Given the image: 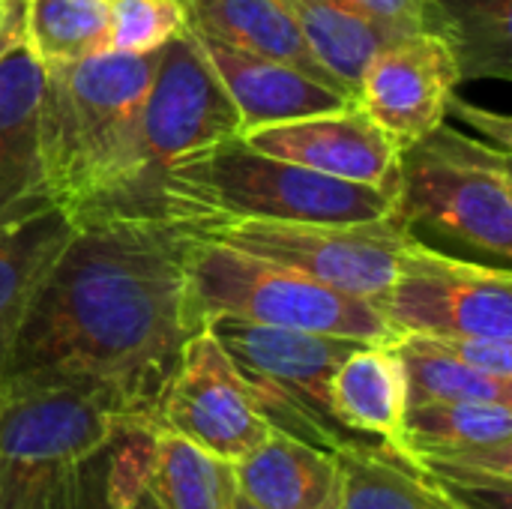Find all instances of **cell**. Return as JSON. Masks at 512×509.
Wrapping results in <instances>:
<instances>
[{"label": "cell", "mask_w": 512, "mask_h": 509, "mask_svg": "<svg viewBox=\"0 0 512 509\" xmlns=\"http://www.w3.org/2000/svg\"><path fill=\"white\" fill-rule=\"evenodd\" d=\"M228 509H258L246 495H240L237 492V486H234V492H231V504H228Z\"/></svg>", "instance_id": "d6a6232c"}, {"label": "cell", "mask_w": 512, "mask_h": 509, "mask_svg": "<svg viewBox=\"0 0 512 509\" xmlns=\"http://www.w3.org/2000/svg\"><path fill=\"white\" fill-rule=\"evenodd\" d=\"M336 3L378 21L381 27H387L393 33L423 30V6H426V0H336Z\"/></svg>", "instance_id": "f546056e"}, {"label": "cell", "mask_w": 512, "mask_h": 509, "mask_svg": "<svg viewBox=\"0 0 512 509\" xmlns=\"http://www.w3.org/2000/svg\"><path fill=\"white\" fill-rule=\"evenodd\" d=\"M396 216L411 231H432L507 267L512 255L510 150L441 123L399 156Z\"/></svg>", "instance_id": "52a82bcc"}, {"label": "cell", "mask_w": 512, "mask_h": 509, "mask_svg": "<svg viewBox=\"0 0 512 509\" xmlns=\"http://www.w3.org/2000/svg\"><path fill=\"white\" fill-rule=\"evenodd\" d=\"M234 486L258 509H339L342 468L333 453L270 432L243 459L231 462Z\"/></svg>", "instance_id": "ac0fdd59"}, {"label": "cell", "mask_w": 512, "mask_h": 509, "mask_svg": "<svg viewBox=\"0 0 512 509\" xmlns=\"http://www.w3.org/2000/svg\"><path fill=\"white\" fill-rule=\"evenodd\" d=\"M423 474L512 471V405L507 402H429L405 408L396 444Z\"/></svg>", "instance_id": "5bb4252c"}, {"label": "cell", "mask_w": 512, "mask_h": 509, "mask_svg": "<svg viewBox=\"0 0 512 509\" xmlns=\"http://www.w3.org/2000/svg\"><path fill=\"white\" fill-rule=\"evenodd\" d=\"M42 63L27 39L0 54V234L54 207L39 150Z\"/></svg>", "instance_id": "9a60e30c"}, {"label": "cell", "mask_w": 512, "mask_h": 509, "mask_svg": "<svg viewBox=\"0 0 512 509\" xmlns=\"http://www.w3.org/2000/svg\"><path fill=\"white\" fill-rule=\"evenodd\" d=\"M183 27L177 0H111L108 54H153Z\"/></svg>", "instance_id": "83f0119b"}, {"label": "cell", "mask_w": 512, "mask_h": 509, "mask_svg": "<svg viewBox=\"0 0 512 509\" xmlns=\"http://www.w3.org/2000/svg\"><path fill=\"white\" fill-rule=\"evenodd\" d=\"M153 426L207 450L222 462L243 459L273 432L258 414L237 366L207 324L186 339L156 402Z\"/></svg>", "instance_id": "8fae6325"}, {"label": "cell", "mask_w": 512, "mask_h": 509, "mask_svg": "<svg viewBox=\"0 0 512 509\" xmlns=\"http://www.w3.org/2000/svg\"><path fill=\"white\" fill-rule=\"evenodd\" d=\"M159 51L96 54L42 66V168L54 204L72 219L105 198L123 177Z\"/></svg>", "instance_id": "7a4b0ae2"}, {"label": "cell", "mask_w": 512, "mask_h": 509, "mask_svg": "<svg viewBox=\"0 0 512 509\" xmlns=\"http://www.w3.org/2000/svg\"><path fill=\"white\" fill-rule=\"evenodd\" d=\"M177 6L189 33L297 66L309 78L336 87L303 42L285 0H177Z\"/></svg>", "instance_id": "d6986e66"}, {"label": "cell", "mask_w": 512, "mask_h": 509, "mask_svg": "<svg viewBox=\"0 0 512 509\" xmlns=\"http://www.w3.org/2000/svg\"><path fill=\"white\" fill-rule=\"evenodd\" d=\"M186 282L192 312L201 324L228 315L363 345H393L402 336L378 303L195 231L186 249Z\"/></svg>", "instance_id": "5b68a950"}, {"label": "cell", "mask_w": 512, "mask_h": 509, "mask_svg": "<svg viewBox=\"0 0 512 509\" xmlns=\"http://www.w3.org/2000/svg\"><path fill=\"white\" fill-rule=\"evenodd\" d=\"M129 417L138 414L99 384L57 372L6 375L0 381V509H45L57 480Z\"/></svg>", "instance_id": "8992f818"}, {"label": "cell", "mask_w": 512, "mask_h": 509, "mask_svg": "<svg viewBox=\"0 0 512 509\" xmlns=\"http://www.w3.org/2000/svg\"><path fill=\"white\" fill-rule=\"evenodd\" d=\"M195 42L207 57L210 69L216 72L219 84L225 87L228 99L234 102L240 117V132L297 120L306 114L333 111L354 102L342 90L309 78L297 66L261 54H249L204 36H195Z\"/></svg>", "instance_id": "2e32d148"}, {"label": "cell", "mask_w": 512, "mask_h": 509, "mask_svg": "<svg viewBox=\"0 0 512 509\" xmlns=\"http://www.w3.org/2000/svg\"><path fill=\"white\" fill-rule=\"evenodd\" d=\"M192 228L165 219L78 222L33 294L9 372H57L111 390L153 423L180 351L204 324L186 282Z\"/></svg>", "instance_id": "6da1fadb"}, {"label": "cell", "mask_w": 512, "mask_h": 509, "mask_svg": "<svg viewBox=\"0 0 512 509\" xmlns=\"http://www.w3.org/2000/svg\"><path fill=\"white\" fill-rule=\"evenodd\" d=\"M147 483L162 509H228L234 492L231 462L165 432H153Z\"/></svg>", "instance_id": "d4e9b609"}, {"label": "cell", "mask_w": 512, "mask_h": 509, "mask_svg": "<svg viewBox=\"0 0 512 509\" xmlns=\"http://www.w3.org/2000/svg\"><path fill=\"white\" fill-rule=\"evenodd\" d=\"M192 231L372 303L390 288L402 246L414 234L396 210L369 222L231 219Z\"/></svg>", "instance_id": "9c48e42d"}, {"label": "cell", "mask_w": 512, "mask_h": 509, "mask_svg": "<svg viewBox=\"0 0 512 509\" xmlns=\"http://www.w3.org/2000/svg\"><path fill=\"white\" fill-rule=\"evenodd\" d=\"M207 330L246 381L258 414L279 435L339 453L384 444L351 432L333 411L330 381L336 366L363 342L252 324L243 318H210Z\"/></svg>", "instance_id": "ba28073f"}, {"label": "cell", "mask_w": 512, "mask_h": 509, "mask_svg": "<svg viewBox=\"0 0 512 509\" xmlns=\"http://www.w3.org/2000/svg\"><path fill=\"white\" fill-rule=\"evenodd\" d=\"M153 432L156 426L144 417L123 420L105 444L57 480L45 509H162L147 483Z\"/></svg>", "instance_id": "e0dca14e"}, {"label": "cell", "mask_w": 512, "mask_h": 509, "mask_svg": "<svg viewBox=\"0 0 512 509\" xmlns=\"http://www.w3.org/2000/svg\"><path fill=\"white\" fill-rule=\"evenodd\" d=\"M393 210L396 192L264 156L240 135L177 165L162 183V219L189 228L231 219L369 222Z\"/></svg>", "instance_id": "3957f363"}, {"label": "cell", "mask_w": 512, "mask_h": 509, "mask_svg": "<svg viewBox=\"0 0 512 509\" xmlns=\"http://www.w3.org/2000/svg\"><path fill=\"white\" fill-rule=\"evenodd\" d=\"M459 84L462 75L450 45L432 30H414L372 57L357 102L402 153L447 120Z\"/></svg>", "instance_id": "7c38bea8"}, {"label": "cell", "mask_w": 512, "mask_h": 509, "mask_svg": "<svg viewBox=\"0 0 512 509\" xmlns=\"http://www.w3.org/2000/svg\"><path fill=\"white\" fill-rule=\"evenodd\" d=\"M303 42L333 78V84L357 102L360 78L372 57L402 33L336 3V0H285Z\"/></svg>", "instance_id": "7402d4cb"}, {"label": "cell", "mask_w": 512, "mask_h": 509, "mask_svg": "<svg viewBox=\"0 0 512 509\" xmlns=\"http://www.w3.org/2000/svg\"><path fill=\"white\" fill-rule=\"evenodd\" d=\"M240 141L252 150L303 165L309 171L396 192L399 183V147L372 123L360 102L306 114L285 123H270L240 132Z\"/></svg>", "instance_id": "4fadbf2b"}, {"label": "cell", "mask_w": 512, "mask_h": 509, "mask_svg": "<svg viewBox=\"0 0 512 509\" xmlns=\"http://www.w3.org/2000/svg\"><path fill=\"white\" fill-rule=\"evenodd\" d=\"M336 417L357 435L399 444L405 417V372L393 345H357L333 372Z\"/></svg>", "instance_id": "44dd1931"}, {"label": "cell", "mask_w": 512, "mask_h": 509, "mask_svg": "<svg viewBox=\"0 0 512 509\" xmlns=\"http://www.w3.org/2000/svg\"><path fill=\"white\" fill-rule=\"evenodd\" d=\"M240 135V117L195 36L183 27L162 51L144 96L129 165L117 186L72 222L162 219L165 177Z\"/></svg>", "instance_id": "277c9868"}, {"label": "cell", "mask_w": 512, "mask_h": 509, "mask_svg": "<svg viewBox=\"0 0 512 509\" xmlns=\"http://www.w3.org/2000/svg\"><path fill=\"white\" fill-rule=\"evenodd\" d=\"M423 30L450 45L462 81L512 78V0H426Z\"/></svg>", "instance_id": "603a6c76"}, {"label": "cell", "mask_w": 512, "mask_h": 509, "mask_svg": "<svg viewBox=\"0 0 512 509\" xmlns=\"http://www.w3.org/2000/svg\"><path fill=\"white\" fill-rule=\"evenodd\" d=\"M450 111L465 117V123H474L483 135H489V144L501 147V150H510V117L504 114H492V111H483V108H474L462 99H450Z\"/></svg>", "instance_id": "4dcf8cb0"}, {"label": "cell", "mask_w": 512, "mask_h": 509, "mask_svg": "<svg viewBox=\"0 0 512 509\" xmlns=\"http://www.w3.org/2000/svg\"><path fill=\"white\" fill-rule=\"evenodd\" d=\"M402 372H405V405L429 402H507L512 405V381L483 375L450 351H444L432 336L405 333L393 342Z\"/></svg>", "instance_id": "484cf974"}, {"label": "cell", "mask_w": 512, "mask_h": 509, "mask_svg": "<svg viewBox=\"0 0 512 509\" xmlns=\"http://www.w3.org/2000/svg\"><path fill=\"white\" fill-rule=\"evenodd\" d=\"M24 36V0H0V54Z\"/></svg>", "instance_id": "1f68e13d"}, {"label": "cell", "mask_w": 512, "mask_h": 509, "mask_svg": "<svg viewBox=\"0 0 512 509\" xmlns=\"http://www.w3.org/2000/svg\"><path fill=\"white\" fill-rule=\"evenodd\" d=\"M378 306L402 336L512 339L510 270L447 255L417 234L402 246L396 276Z\"/></svg>", "instance_id": "30bf717a"}, {"label": "cell", "mask_w": 512, "mask_h": 509, "mask_svg": "<svg viewBox=\"0 0 512 509\" xmlns=\"http://www.w3.org/2000/svg\"><path fill=\"white\" fill-rule=\"evenodd\" d=\"M465 366L512 381V339H480V336H432Z\"/></svg>", "instance_id": "f1b7e54d"}, {"label": "cell", "mask_w": 512, "mask_h": 509, "mask_svg": "<svg viewBox=\"0 0 512 509\" xmlns=\"http://www.w3.org/2000/svg\"><path fill=\"white\" fill-rule=\"evenodd\" d=\"M336 462L342 468L339 509H456L393 444L339 450Z\"/></svg>", "instance_id": "cb8c5ba5"}, {"label": "cell", "mask_w": 512, "mask_h": 509, "mask_svg": "<svg viewBox=\"0 0 512 509\" xmlns=\"http://www.w3.org/2000/svg\"><path fill=\"white\" fill-rule=\"evenodd\" d=\"M75 231L63 207H48L18 228L0 234V381L9 372L12 348L36 288Z\"/></svg>", "instance_id": "ffe728a7"}, {"label": "cell", "mask_w": 512, "mask_h": 509, "mask_svg": "<svg viewBox=\"0 0 512 509\" xmlns=\"http://www.w3.org/2000/svg\"><path fill=\"white\" fill-rule=\"evenodd\" d=\"M24 39L42 66L108 54L111 0H24Z\"/></svg>", "instance_id": "4316f807"}]
</instances>
